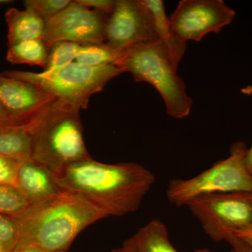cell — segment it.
I'll use <instances>...</instances> for the list:
<instances>
[{
	"instance_id": "6da1fadb",
	"label": "cell",
	"mask_w": 252,
	"mask_h": 252,
	"mask_svg": "<svg viewBox=\"0 0 252 252\" xmlns=\"http://www.w3.org/2000/svg\"><path fill=\"white\" fill-rule=\"evenodd\" d=\"M54 177L60 188L80 194L108 217L137 211L156 181L153 172L136 162L102 163L92 158Z\"/></svg>"
},
{
	"instance_id": "7a4b0ae2",
	"label": "cell",
	"mask_w": 252,
	"mask_h": 252,
	"mask_svg": "<svg viewBox=\"0 0 252 252\" xmlns=\"http://www.w3.org/2000/svg\"><path fill=\"white\" fill-rule=\"evenodd\" d=\"M107 217L85 197L62 189L54 198L30 206L14 218L18 228L16 248L33 245L51 252H67L83 230Z\"/></svg>"
},
{
	"instance_id": "3957f363",
	"label": "cell",
	"mask_w": 252,
	"mask_h": 252,
	"mask_svg": "<svg viewBox=\"0 0 252 252\" xmlns=\"http://www.w3.org/2000/svg\"><path fill=\"white\" fill-rule=\"evenodd\" d=\"M79 112L77 107L56 99L28 124L32 160L56 175L72 164L91 158Z\"/></svg>"
},
{
	"instance_id": "277c9868",
	"label": "cell",
	"mask_w": 252,
	"mask_h": 252,
	"mask_svg": "<svg viewBox=\"0 0 252 252\" xmlns=\"http://www.w3.org/2000/svg\"><path fill=\"white\" fill-rule=\"evenodd\" d=\"M115 65L130 72L137 82H147L161 95L167 114L175 119L188 117L193 101L184 81L177 74L165 44L160 41L126 49Z\"/></svg>"
},
{
	"instance_id": "5b68a950",
	"label": "cell",
	"mask_w": 252,
	"mask_h": 252,
	"mask_svg": "<svg viewBox=\"0 0 252 252\" xmlns=\"http://www.w3.org/2000/svg\"><path fill=\"white\" fill-rule=\"evenodd\" d=\"M248 149L243 141L235 142L226 158L191 178L173 179L167 187V200L180 207L210 194L252 191V175L245 165Z\"/></svg>"
},
{
	"instance_id": "8992f818",
	"label": "cell",
	"mask_w": 252,
	"mask_h": 252,
	"mask_svg": "<svg viewBox=\"0 0 252 252\" xmlns=\"http://www.w3.org/2000/svg\"><path fill=\"white\" fill-rule=\"evenodd\" d=\"M122 73L114 64L92 67L74 62L49 75L17 70L5 71L1 75L35 84L57 100L81 110L87 109L93 94Z\"/></svg>"
},
{
	"instance_id": "52a82bcc",
	"label": "cell",
	"mask_w": 252,
	"mask_h": 252,
	"mask_svg": "<svg viewBox=\"0 0 252 252\" xmlns=\"http://www.w3.org/2000/svg\"><path fill=\"white\" fill-rule=\"evenodd\" d=\"M186 206L214 241L229 243L235 232L252 225L248 192L210 194L193 199Z\"/></svg>"
},
{
	"instance_id": "ba28073f",
	"label": "cell",
	"mask_w": 252,
	"mask_h": 252,
	"mask_svg": "<svg viewBox=\"0 0 252 252\" xmlns=\"http://www.w3.org/2000/svg\"><path fill=\"white\" fill-rule=\"evenodd\" d=\"M235 11L223 0H182L170 16L172 33L181 41H200L229 26Z\"/></svg>"
},
{
	"instance_id": "9c48e42d",
	"label": "cell",
	"mask_w": 252,
	"mask_h": 252,
	"mask_svg": "<svg viewBox=\"0 0 252 252\" xmlns=\"http://www.w3.org/2000/svg\"><path fill=\"white\" fill-rule=\"evenodd\" d=\"M158 40L153 17L142 0H117L106 23L104 43L125 51Z\"/></svg>"
},
{
	"instance_id": "30bf717a",
	"label": "cell",
	"mask_w": 252,
	"mask_h": 252,
	"mask_svg": "<svg viewBox=\"0 0 252 252\" xmlns=\"http://www.w3.org/2000/svg\"><path fill=\"white\" fill-rule=\"evenodd\" d=\"M108 17V15L72 1L46 23L43 39L49 50L62 41L80 44L104 43Z\"/></svg>"
},
{
	"instance_id": "8fae6325",
	"label": "cell",
	"mask_w": 252,
	"mask_h": 252,
	"mask_svg": "<svg viewBox=\"0 0 252 252\" xmlns=\"http://www.w3.org/2000/svg\"><path fill=\"white\" fill-rule=\"evenodd\" d=\"M55 100L35 84L0 74V106L15 126L27 125Z\"/></svg>"
},
{
	"instance_id": "7c38bea8",
	"label": "cell",
	"mask_w": 252,
	"mask_h": 252,
	"mask_svg": "<svg viewBox=\"0 0 252 252\" xmlns=\"http://www.w3.org/2000/svg\"><path fill=\"white\" fill-rule=\"evenodd\" d=\"M16 187L31 206L45 203L62 190L47 167L32 160L21 162Z\"/></svg>"
},
{
	"instance_id": "4fadbf2b",
	"label": "cell",
	"mask_w": 252,
	"mask_h": 252,
	"mask_svg": "<svg viewBox=\"0 0 252 252\" xmlns=\"http://www.w3.org/2000/svg\"><path fill=\"white\" fill-rule=\"evenodd\" d=\"M5 20L7 24L9 46L44 38L45 21L31 8L26 7L24 10L11 8L6 11Z\"/></svg>"
},
{
	"instance_id": "5bb4252c",
	"label": "cell",
	"mask_w": 252,
	"mask_h": 252,
	"mask_svg": "<svg viewBox=\"0 0 252 252\" xmlns=\"http://www.w3.org/2000/svg\"><path fill=\"white\" fill-rule=\"evenodd\" d=\"M153 17L159 41L165 44L172 63L178 67L185 54L187 43L181 41L172 33L170 19L167 17L163 1L161 0H142Z\"/></svg>"
},
{
	"instance_id": "9a60e30c",
	"label": "cell",
	"mask_w": 252,
	"mask_h": 252,
	"mask_svg": "<svg viewBox=\"0 0 252 252\" xmlns=\"http://www.w3.org/2000/svg\"><path fill=\"white\" fill-rule=\"evenodd\" d=\"M0 156L21 161L32 160L31 135L28 124L0 127Z\"/></svg>"
},
{
	"instance_id": "2e32d148",
	"label": "cell",
	"mask_w": 252,
	"mask_h": 252,
	"mask_svg": "<svg viewBox=\"0 0 252 252\" xmlns=\"http://www.w3.org/2000/svg\"><path fill=\"white\" fill-rule=\"evenodd\" d=\"M133 238L136 252H179L170 242L167 227L159 220H150ZM194 252H201V250Z\"/></svg>"
},
{
	"instance_id": "e0dca14e",
	"label": "cell",
	"mask_w": 252,
	"mask_h": 252,
	"mask_svg": "<svg viewBox=\"0 0 252 252\" xmlns=\"http://www.w3.org/2000/svg\"><path fill=\"white\" fill-rule=\"evenodd\" d=\"M49 49L43 39L22 41L9 46L6 59L12 64H27L45 69L49 63Z\"/></svg>"
},
{
	"instance_id": "ac0fdd59",
	"label": "cell",
	"mask_w": 252,
	"mask_h": 252,
	"mask_svg": "<svg viewBox=\"0 0 252 252\" xmlns=\"http://www.w3.org/2000/svg\"><path fill=\"white\" fill-rule=\"evenodd\" d=\"M125 51L115 49L104 42L83 44H81L75 62L92 67L115 65Z\"/></svg>"
},
{
	"instance_id": "d6986e66",
	"label": "cell",
	"mask_w": 252,
	"mask_h": 252,
	"mask_svg": "<svg viewBox=\"0 0 252 252\" xmlns=\"http://www.w3.org/2000/svg\"><path fill=\"white\" fill-rule=\"evenodd\" d=\"M81 44L77 43L62 41L56 43L49 50V63L41 75L52 74L65 67L70 63L75 62Z\"/></svg>"
},
{
	"instance_id": "ffe728a7",
	"label": "cell",
	"mask_w": 252,
	"mask_h": 252,
	"mask_svg": "<svg viewBox=\"0 0 252 252\" xmlns=\"http://www.w3.org/2000/svg\"><path fill=\"white\" fill-rule=\"evenodd\" d=\"M30 206L31 205L16 187L0 185V213L16 218Z\"/></svg>"
},
{
	"instance_id": "44dd1931",
	"label": "cell",
	"mask_w": 252,
	"mask_h": 252,
	"mask_svg": "<svg viewBox=\"0 0 252 252\" xmlns=\"http://www.w3.org/2000/svg\"><path fill=\"white\" fill-rule=\"evenodd\" d=\"M70 0H26L25 7L34 10L45 23L61 12L71 3Z\"/></svg>"
},
{
	"instance_id": "7402d4cb",
	"label": "cell",
	"mask_w": 252,
	"mask_h": 252,
	"mask_svg": "<svg viewBox=\"0 0 252 252\" xmlns=\"http://www.w3.org/2000/svg\"><path fill=\"white\" fill-rule=\"evenodd\" d=\"M18 241L17 222L14 217L0 213V245L9 252L14 251Z\"/></svg>"
},
{
	"instance_id": "603a6c76",
	"label": "cell",
	"mask_w": 252,
	"mask_h": 252,
	"mask_svg": "<svg viewBox=\"0 0 252 252\" xmlns=\"http://www.w3.org/2000/svg\"><path fill=\"white\" fill-rule=\"evenodd\" d=\"M21 160L0 156V185L16 187V177Z\"/></svg>"
},
{
	"instance_id": "cb8c5ba5",
	"label": "cell",
	"mask_w": 252,
	"mask_h": 252,
	"mask_svg": "<svg viewBox=\"0 0 252 252\" xmlns=\"http://www.w3.org/2000/svg\"><path fill=\"white\" fill-rule=\"evenodd\" d=\"M79 4L109 16L115 7L117 0H76Z\"/></svg>"
},
{
	"instance_id": "d4e9b609",
	"label": "cell",
	"mask_w": 252,
	"mask_h": 252,
	"mask_svg": "<svg viewBox=\"0 0 252 252\" xmlns=\"http://www.w3.org/2000/svg\"><path fill=\"white\" fill-rule=\"evenodd\" d=\"M233 248V252H252V247L243 240L234 237L228 243Z\"/></svg>"
},
{
	"instance_id": "484cf974",
	"label": "cell",
	"mask_w": 252,
	"mask_h": 252,
	"mask_svg": "<svg viewBox=\"0 0 252 252\" xmlns=\"http://www.w3.org/2000/svg\"><path fill=\"white\" fill-rule=\"evenodd\" d=\"M235 237L243 240L252 247V225L248 228L238 230L234 233Z\"/></svg>"
},
{
	"instance_id": "4316f807",
	"label": "cell",
	"mask_w": 252,
	"mask_h": 252,
	"mask_svg": "<svg viewBox=\"0 0 252 252\" xmlns=\"http://www.w3.org/2000/svg\"><path fill=\"white\" fill-rule=\"evenodd\" d=\"M111 252H136L133 236L126 240L120 247L114 249Z\"/></svg>"
},
{
	"instance_id": "83f0119b",
	"label": "cell",
	"mask_w": 252,
	"mask_h": 252,
	"mask_svg": "<svg viewBox=\"0 0 252 252\" xmlns=\"http://www.w3.org/2000/svg\"><path fill=\"white\" fill-rule=\"evenodd\" d=\"M11 252H51L49 250H44V249L39 248V247L33 246V245H28V246L21 247L14 249V251Z\"/></svg>"
},
{
	"instance_id": "f1b7e54d",
	"label": "cell",
	"mask_w": 252,
	"mask_h": 252,
	"mask_svg": "<svg viewBox=\"0 0 252 252\" xmlns=\"http://www.w3.org/2000/svg\"><path fill=\"white\" fill-rule=\"evenodd\" d=\"M15 126L4 109L0 106V127L1 126Z\"/></svg>"
},
{
	"instance_id": "f546056e",
	"label": "cell",
	"mask_w": 252,
	"mask_h": 252,
	"mask_svg": "<svg viewBox=\"0 0 252 252\" xmlns=\"http://www.w3.org/2000/svg\"><path fill=\"white\" fill-rule=\"evenodd\" d=\"M245 165L249 172L252 175V147L248 149L246 157H245Z\"/></svg>"
},
{
	"instance_id": "4dcf8cb0",
	"label": "cell",
	"mask_w": 252,
	"mask_h": 252,
	"mask_svg": "<svg viewBox=\"0 0 252 252\" xmlns=\"http://www.w3.org/2000/svg\"><path fill=\"white\" fill-rule=\"evenodd\" d=\"M242 94H246V95H252V86H248L243 88L241 90Z\"/></svg>"
},
{
	"instance_id": "1f68e13d",
	"label": "cell",
	"mask_w": 252,
	"mask_h": 252,
	"mask_svg": "<svg viewBox=\"0 0 252 252\" xmlns=\"http://www.w3.org/2000/svg\"><path fill=\"white\" fill-rule=\"evenodd\" d=\"M9 2L8 0H0V4H9Z\"/></svg>"
},
{
	"instance_id": "d6a6232c",
	"label": "cell",
	"mask_w": 252,
	"mask_h": 252,
	"mask_svg": "<svg viewBox=\"0 0 252 252\" xmlns=\"http://www.w3.org/2000/svg\"><path fill=\"white\" fill-rule=\"evenodd\" d=\"M249 198H250V202H251L252 205V191L251 192H248Z\"/></svg>"
},
{
	"instance_id": "836d02e7",
	"label": "cell",
	"mask_w": 252,
	"mask_h": 252,
	"mask_svg": "<svg viewBox=\"0 0 252 252\" xmlns=\"http://www.w3.org/2000/svg\"><path fill=\"white\" fill-rule=\"evenodd\" d=\"M201 252H216L211 251V250H207V249H201Z\"/></svg>"
},
{
	"instance_id": "e575fe53",
	"label": "cell",
	"mask_w": 252,
	"mask_h": 252,
	"mask_svg": "<svg viewBox=\"0 0 252 252\" xmlns=\"http://www.w3.org/2000/svg\"><path fill=\"white\" fill-rule=\"evenodd\" d=\"M0 252H9L8 251H6V250L4 248H3L2 246H1V245H0Z\"/></svg>"
}]
</instances>
